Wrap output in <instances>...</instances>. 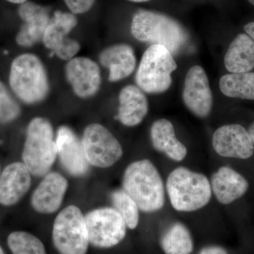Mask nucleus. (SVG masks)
<instances>
[{
    "instance_id": "4be33fe9",
    "label": "nucleus",
    "mask_w": 254,
    "mask_h": 254,
    "mask_svg": "<svg viewBox=\"0 0 254 254\" xmlns=\"http://www.w3.org/2000/svg\"><path fill=\"white\" fill-rule=\"evenodd\" d=\"M77 24L76 15L58 10L52 15L42 42L47 49L53 53L60 45L67 39L68 34Z\"/></svg>"
},
{
    "instance_id": "c85d7f7f",
    "label": "nucleus",
    "mask_w": 254,
    "mask_h": 254,
    "mask_svg": "<svg viewBox=\"0 0 254 254\" xmlns=\"http://www.w3.org/2000/svg\"><path fill=\"white\" fill-rule=\"evenodd\" d=\"M96 0H64L70 12L75 15L85 14L91 9Z\"/></svg>"
},
{
    "instance_id": "39448f33",
    "label": "nucleus",
    "mask_w": 254,
    "mask_h": 254,
    "mask_svg": "<svg viewBox=\"0 0 254 254\" xmlns=\"http://www.w3.org/2000/svg\"><path fill=\"white\" fill-rule=\"evenodd\" d=\"M57 157L53 125L46 118H33L26 128L23 163L33 176H45L54 165Z\"/></svg>"
},
{
    "instance_id": "c756f323",
    "label": "nucleus",
    "mask_w": 254,
    "mask_h": 254,
    "mask_svg": "<svg viewBox=\"0 0 254 254\" xmlns=\"http://www.w3.org/2000/svg\"><path fill=\"white\" fill-rule=\"evenodd\" d=\"M199 254H228L225 249L218 246H210L200 251Z\"/></svg>"
},
{
    "instance_id": "9d476101",
    "label": "nucleus",
    "mask_w": 254,
    "mask_h": 254,
    "mask_svg": "<svg viewBox=\"0 0 254 254\" xmlns=\"http://www.w3.org/2000/svg\"><path fill=\"white\" fill-rule=\"evenodd\" d=\"M65 77L74 95L81 99L92 98L99 91L102 75L99 65L86 57H75L66 62Z\"/></svg>"
},
{
    "instance_id": "412c9836",
    "label": "nucleus",
    "mask_w": 254,
    "mask_h": 254,
    "mask_svg": "<svg viewBox=\"0 0 254 254\" xmlns=\"http://www.w3.org/2000/svg\"><path fill=\"white\" fill-rule=\"evenodd\" d=\"M225 66L231 73L250 72L254 68V41L241 33L232 42L225 56Z\"/></svg>"
},
{
    "instance_id": "b1692460",
    "label": "nucleus",
    "mask_w": 254,
    "mask_h": 254,
    "mask_svg": "<svg viewBox=\"0 0 254 254\" xmlns=\"http://www.w3.org/2000/svg\"><path fill=\"white\" fill-rule=\"evenodd\" d=\"M160 245L165 254H190L193 250L190 230L181 222L173 224L167 230Z\"/></svg>"
},
{
    "instance_id": "20e7f679",
    "label": "nucleus",
    "mask_w": 254,
    "mask_h": 254,
    "mask_svg": "<svg viewBox=\"0 0 254 254\" xmlns=\"http://www.w3.org/2000/svg\"><path fill=\"white\" fill-rule=\"evenodd\" d=\"M166 190L173 208L187 213L208 205L213 193L208 177L185 167H179L170 173Z\"/></svg>"
},
{
    "instance_id": "6ab92c4d",
    "label": "nucleus",
    "mask_w": 254,
    "mask_h": 254,
    "mask_svg": "<svg viewBox=\"0 0 254 254\" xmlns=\"http://www.w3.org/2000/svg\"><path fill=\"white\" fill-rule=\"evenodd\" d=\"M117 118L124 126L133 127L140 125L148 112V99L141 88L133 85L124 87L119 95Z\"/></svg>"
},
{
    "instance_id": "393cba45",
    "label": "nucleus",
    "mask_w": 254,
    "mask_h": 254,
    "mask_svg": "<svg viewBox=\"0 0 254 254\" xmlns=\"http://www.w3.org/2000/svg\"><path fill=\"white\" fill-rule=\"evenodd\" d=\"M7 244L13 254H47L42 241L29 232H11L8 236Z\"/></svg>"
},
{
    "instance_id": "0eeeda50",
    "label": "nucleus",
    "mask_w": 254,
    "mask_h": 254,
    "mask_svg": "<svg viewBox=\"0 0 254 254\" xmlns=\"http://www.w3.org/2000/svg\"><path fill=\"white\" fill-rule=\"evenodd\" d=\"M53 245L60 254H86L89 237L85 216L76 205L60 212L53 224Z\"/></svg>"
},
{
    "instance_id": "f3484780",
    "label": "nucleus",
    "mask_w": 254,
    "mask_h": 254,
    "mask_svg": "<svg viewBox=\"0 0 254 254\" xmlns=\"http://www.w3.org/2000/svg\"><path fill=\"white\" fill-rule=\"evenodd\" d=\"M212 192L219 203L230 205L243 197L250 189V182L242 174L228 166H222L213 174Z\"/></svg>"
},
{
    "instance_id": "2f4dec72",
    "label": "nucleus",
    "mask_w": 254,
    "mask_h": 254,
    "mask_svg": "<svg viewBox=\"0 0 254 254\" xmlns=\"http://www.w3.org/2000/svg\"><path fill=\"white\" fill-rule=\"evenodd\" d=\"M248 132L249 133H250L251 138H252L254 145V123H252V125H250Z\"/></svg>"
},
{
    "instance_id": "423d86ee",
    "label": "nucleus",
    "mask_w": 254,
    "mask_h": 254,
    "mask_svg": "<svg viewBox=\"0 0 254 254\" xmlns=\"http://www.w3.org/2000/svg\"><path fill=\"white\" fill-rule=\"evenodd\" d=\"M173 54L160 45H151L142 57L135 80L137 86L148 93H161L172 84V73L177 69Z\"/></svg>"
},
{
    "instance_id": "4468645a",
    "label": "nucleus",
    "mask_w": 254,
    "mask_h": 254,
    "mask_svg": "<svg viewBox=\"0 0 254 254\" xmlns=\"http://www.w3.org/2000/svg\"><path fill=\"white\" fill-rule=\"evenodd\" d=\"M18 14L23 21L16 36L18 46L31 48L42 42L51 18L50 8L27 1L20 4Z\"/></svg>"
},
{
    "instance_id": "f257e3e1",
    "label": "nucleus",
    "mask_w": 254,
    "mask_h": 254,
    "mask_svg": "<svg viewBox=\"0 0 254 254\" xmlns=\"http://www.w3.org/2000/svg\"><path fill=\"white\" fill-rule=\"evenodd\" d=\"M123 190L144 213H155L165 205L163 179L154 164L147 159L127 166L123 175Z\"/></svg>"
},
{
    "instance_id": "f03ea898",
    "label": "nucleus",
    "mask_w": 254,
    "mask_h": 254,
    "mask_svg": "<svg viewBox=\"0 0 254 254\" xmlns=\"http://www.w3.org/2000/svg\"><path fill=\"white\" fill-rule=\"evenodd\" d=\"M9 83L11 91L25 104H38L49 95L48 71L41 58L33 53L18 55L13 60Z\"/></svg>"
},
{
    "instance_id": "473e14b6",
    "label": "nucleus",
    "mask_w": 254,
    "mask_h": 254,
    "mask_svg": "<svg viewBox=\"0 0 254 254\" xmlns=\"http://www.w3.org/2000/svg\"><path fill=\"white\" fill-rule=\"evenodd\" d=\"M6 1H9V2L13 3V4H21L23 3L26 2L28 0H6Z\"/></svg>"
},
{
    "instance_id": "a211bd4d",
    "label": "nucleus",
    "mask_w": 254,
    "mask_h": 254,
    "mask_svg": "<svg viewBox=\"0 0 254 254\" xmlns=\"http://www.w3.org/2000/svg\"><path fill=\"white\" fill-rule=\"evenodd\" d=\"M99 62L109 69L110 82L121 81L134 71L136 58L134 50L127 44H117L108 47L100 53Z\"/></svg>"
},
{
    "instance_id": "f8f14e48",
    "label": "nucleus",
    "mask_w": 254,
    "mask_h": 254,
    "mask_svg": "<svg viewBox=\"0 0 254 254\" xmlns=\"http://www.w3.org/2000/svg\"><path fill=\"white\" fill-rule=\"evenodd\" d=\"M183 100L190 113L200 118L210 115L213 108V94L208 76L201 66H192L185 78Z\"/></svg>"
},
{
    "instance_id": "a878e982",
    "label": "nucleus",
    "mask_w": 254,
    "mask_h": 254,
    "mask_svg": "<svg viewBox=\"0 0 254 254\" xmlns=\"http://www.w3.org/2000/svg\"><path fill=\"white\" fill-rule=\"evenodd\" d=\"M113 208L123 216L127 227L134 230L139 222V208L136 202L124 190H115L111 194Z\"/></svg>"
},
{
    "instance_id": "c9c22d12",
    "label": "nucleus",
    "mask_w": 254,
    "mask_h": 254,
    "mask_svg": "<svg viewBox=\"0 0 254 254\" xmlns=\"http://www.w3.org/2000/svg\"><path fill=\"white\" fill-rule=\"evenodd\" d=\"M252 4V5H254V0H248Z\"/></svg>"
},
{
    "instance_id": "6e6552de",
    "label": "nucleus",
    "mask_w": 254,
    "mask_h": 254,
    "mask_svg": "<svg viewBox=\"0 0 254 254\" xmlns=\"http://www.w3.org/2000/svg\"><path fill=\"white\" fill-rule=\"evenodd\" d=\"M81 142L87 161L92 166L110 168L123 157V147L118 138L100 124L88 125L83 130Z\"/></svg>"
},
{
    "instance_id": "7c9ffc66",
    "label": "nucleus",
    "mask_w": 254,
    "mask_h": 254,
    "mask_svg": "<svg viewBox=\"0 0 254 254\" xmlns=\"http://www.w3.org/2000/svg\"><path fill=\"white\" fill-rule=\"evenodd\" d=\"M244 29H245L246 33H248L251 38L254 39V22L247 23L244 27Z\"/></svg>"
},
{
    "instance_id": "9b49d317",
    "label": "nucleus",
    "mask_w": 254,
    "mask_h": 254,
    "mask_svg": "<svg viewBox=\"0 0 254 254\" xmlns=\"http://www.w3.org/2000/svg\"><path fill=\"white\" fill-rule=\"evenodd\" d=\"M212 143L217 154L224 158L247 160L254 154L248 130L239 124L224 125L215 131Z\"/></svg>"
},
{
    "instance_id": "aec40b11",
    "label": "nucleus",
    "mask_w": 254,
    "mask_h": 254,
    "mask_svg": "<svg viewBox=\"0 0 254 254\" xmlns=\"http://www.w3.org/2000/svg\"><path fill=\"white\" fill-rule=\"evenodd\" d=\"M150 136L157 151L164 153L174 161L181 162L186 158V146L177 139L173 124L166 119H160L153 123Z\"/></svg>"
},
{
    "instance_id": "2eb2a0df",
    "label": "nucleus",
    "mask_w": 254,
    "mask_h": 254,
    "mask_svg": "<svg viewBox=\"0 0 254 254\" xmlns=\"http://www.w3.org/2000/svg\"><path fill=\"white\" fill-rule=\"evenodd\" d=\"M68 187L67 180L61 174L48 173L31 195L32 208L41 214L55 213L63 204Z\"/></svg>"
},
{
    "instance_id": "7ed1b4c3",
    "label": "nucleus",
    "mask_w": 254,
    "mask_h": 254,
    "mask_svg": "<svg viewBox=\"0 0 254 254\" xmlns=\"http://www.w3.org/2000/svg\"><path fill=\"white\" fill-rule=\"evenodd\" d=\"M131 32L138 41L160 45L172 54H177L188 43L189 37L181 25L166 15L140 10L132 18Z\"/></svg>"
},
{
    "instance_id": "cd10ccee",
    "label": "nucleus",
    "mask_w": 254,
    "mask_h": 254,
    "mask_svg": "<svg viewBox=\"0 0 254 254\" xmlns=\"http://www.w3.org/2000/svg\"><path fill=\"white\" fill-rule=\"evenodd\" d=\"M80 50V43L76 40L68 38L53 52V54L63 61L68 62L76 57Z\"/></svg>"
},
{
    "instance_id": "dca6fc26",
    "label": "nucleus",
    "mask_w": 254,
    "mask_h": 254,
    "mask_svg": "<svg viewBox=\"0 0 254 254\" xmlns=\"http://www.w3.org/2000/svg\"><path fill=\"white\" fill-rule=\"evenodd\" d=\"M31 175L21 162L8 165L0 175V204L8 207L18 203L31 188Z\"/></svg>"
},
{
    "instance_id": "5701e85b",
    "label": "nucleus",
    "mask_w": 254,
    "mask_h": 254,
    "mask_svg": "<svg viewBox=\"0 0 254 254\" xmlns=\"http://www.w3.org/2000/svg\"><path fill=\"white\" fill-rule=\"evenodd\" d=\"M220 91L230 98L254 100V73H232L220 80Z\"/></svg>"
},
{
    "instance_id": "bb28decb",
    "label": "nucleus",
    "mask_w": 254,
    "mask_h": 254,
    "mask_svg": "<svg viewBox=\"0 0 254 254\" xmlns=\"http://www.w3.org/2000/svg\"><path fill=\"white\" fill-rule=\"evenodd\" d=\"M21 111L18 102L4 83L0 81V124L12 123L19 117Z\"/></svg>"
},
{
    "instance_id": "ddd939ff",
    "label": "nucleus",
    "mask_w": 254,
    "mask_h": 254,
    "mask_svg": "<svg viewBox=\"0 0 254 254\" xmlns=\"http://www.w3.org/2000/svg\"><path fill=\"white\" fill-rule=\"evenodd\" d=\"M57 153L63 168L71 176L82 177L89 171L81 138L67 126H61L55 136Z\"/></svg>"
},
{
    "instance_id": "f704fd0d",
    "label": "nucleus",
    "mask_w": 254,
    "mask_h": 254,
    "mask_svg": "<svg viewBox=\"0 0 254 254\" xmlns=\"http://www.w3.org/2000/svg\"><path fill=\"white\" fill-rule=\"evenodd\" d=\"M0 254H5L4 250H3V249L1 248V246H0Z\"/></svg>"
},
{
    "instance_id": "1a4fd4ad",
    "label": "nucleus",
    "mask_w": 254,
    "mask_h": 254,
    "mask_svg": "<svg viewBox=\"0 0 254 254\" xmlns=\"http://www.w3.org/2000/svg\"><path fill=\"white\" fill-rule=\"evenodd\" d=\"M89 242L93 247L109 249L125 238L127 225L120 213L111 207L94 209L85 215Z\"/></svg>"
},
{
    "instance_id": "72a5a7b5",
    "label": "nucleus",
    "mask_w": 254,
    "mask_h": 254,
    "mask_svg": "<svg viewBox=\"0 0 254 254\" xmlns=\"http://www.w3.org/2000/svg\"><path fill=\"white\" fill-rule=\"evenodd\" d=\"M128 1H133V2H145V1H148L150 0H128Z\"/></svg>"
}]
</instances>
